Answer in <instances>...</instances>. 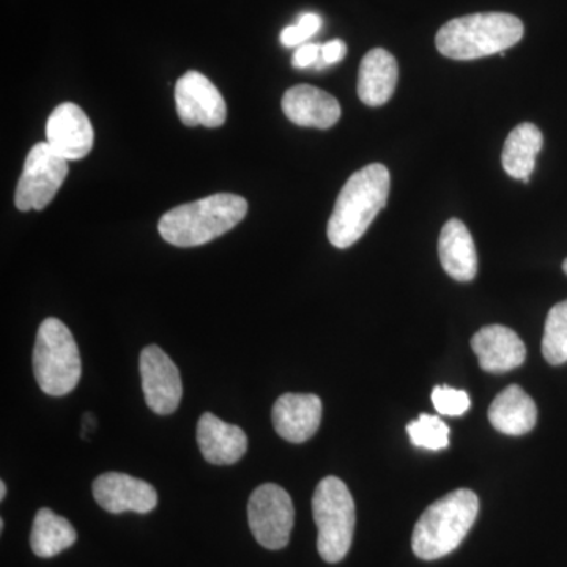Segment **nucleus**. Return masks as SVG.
<instances>
[{
    "mask_svg": "<svg viewBox=\"0 0 567 567\" xmlns=\"http://www.w3.org/2000/svg\"><path fill=\"white\" fill-rule=\"evenodd\" d=\"M320 52H322V44L316 43H305L301 47H298V50L295 51L292 65L295 69H311V66H317V63L320 61Z\"/></svg>",
    "mask_w": 567,
    "mask_h": 567,
    "instance_id": "a878e982",
    "label": "nucleus"
},
{
    "mask_svg": "<svg viewBox=\"0 0 567 567\" xmlns=\"http://www.w3.org/2000/svg\"><path fill=\"white\" fill-rule=\"evenodd\" d=\"M140 369L148 409L162 416L174 413L183 395L181 372L174 361L158 346H148L142 350Z\"/></svg>",
    "mask_w": 567,
    "mask_h": 567,
    "instance_id": "9d476101",
    "label": "nucleus"
},
{
    "mask_svg": "<svg viewBox=\"0 0 567 567\" xmlns=\"http://www.w3.org/2000/svg\"><path fill=\"white\" fill-rule=\"evenodd\" d=\"M282 111L290 122L306 128L328 130L341 118V104L315 85H293L282 96Z\"/></svg>",
    "mask_w": 567,
    "mask_h": 567,
    "instance_id": "2eb2a0df",
    "label": "nucleus"
},
{
    "mask_svg": "<svg viewBox=\"0 0 567 567\" xmlns=\"http://www.w3.org/2000/svg\"><path fill=\"white\" fill-rule=\"evenodd\" d=\"M317 525V550L327 563H339L352 547L354 522L353 496L339 477L320 481L312 496Z\"/></svg>",
    "mask_w": 567,
    "mask_h": 567,
    "instance_id": "423d86ee",
    "label": "nucleus"
},
{
    "mask_svg": "<svg viewBox=\"0 0 567 567\" xmlns=\"http://www.w3.org/2000/svg\"><path fill=\"white\" fill-rule=\"evenodd\" d=\"M33 372L40 390L55 398L70 394L80 383V349L62 320L50 317L40 324L33 349Z\"/></svg>",
    "mask_w": 567,
    "mask_h": 567,
    "instance_id": "39448f33",
    "label": "nucleus"
},
{
    "mask_svg": "<svg viewBox=\"0 0 567 567\" xmlns=\"http://www.w3.org/2000/svg\"><path fill=\"white\" fill-rule=\"evenodd\" d=\"M563 270H565V274L567 275V259L565 260V264H563Z\"/></svg>",
    "mask_w": 567,
    "mask_h": 567,
    "instance_id": "c756f323",
    "label": "nucleus"
},
{
    "mask_svg": "<svg viewBox=\"0 0 567 567\" xmlns=\"http://www.w3.org/2000/svg\"><path fill=\"white\" fill-rule=\"evenodd\" d=\"M524 22L509 13H475L442 25L435 37L436 50L453 61H475L502 54L524 37Z\"/></svg>",
    "mask_w": 567,
    "mask_h": 567,
    "instance_id": "7ed1b4c3",
    "label": "nucleus"
},
{
    "mask_svg": "<svg viewBox=\"0 0 567 567\" xmlns=\"http://www.w3.org/2000/svg\"><path fill=\"white\" fill-rule=\"evenodd\" d=\"M439 256L443 270L456 281L468 282L477 274L476 246L468 227L461 219H450L443 226L439 240Z\"/></svg>",
    "mask_w": 567,
    "mask_h": 567,
    "instance_id": "a211bd4d",
    "label": "nucleus"
},
{
    "mask_svg": "<svg viewBox=\"0 0 567 567\" xmlns=\"http://www.w3.org/2000/svg\"><path fill=\"white\" fill-rule=\"evenodd\" d=\"M7 496V486H6V483H0V499H3L6 498Z\"/></svg>",
    "mask_w": 567,
    "mask_h": 567,
    "instance_id": "c85d7f7f",
    "label": "nucleus"
},
{
    "mask_svg": "<svg viewBox=\"0 0 567 567\" xmlns=\"http://www.w3.org/2000/svg\"><path fill=\"white\" fill-rule=\"evenodd\" d=\"M93 498L111 514H122L126 511L148 514L158 505V492L152 484L115 472L104 473L93 481Z\"/></svg>",
    "mask_w": 567,
    "mask_h": 567,
    "instance_id": "9b49d317",
    "label": "nucleus"
},
{
    "mask_svg": "<svg viewBox=\"0 0 567 567\" xmlns=\"http://www.w3.org/2000/svg\"><path fill=\"white\" fill-rule=\"evenodd\" d=\"M544 137L533 123H520L509 133L503 147V169L509 177L529 182L536 166V156L543 148Z\"/></svg>",
    "mask_w": 567,
    "mask_h": 567,
    "instance_id": "aec40b11",
    "label": "nucleus"
},
{
    "mask_svg": "<svg viewBox=\"0 0 567 567\" xmlns=\"http://www.w3.org/2000/svg\"><path fill=\"white\" fill-rule=\"evenodd\" d=\"M248 203L237 194L221 193L183 204L164 213L158 230L167 244L193 248L210 244L244 221Z\"/></svg>",
    "mask_w": 567,
    "mask_h": 567,
    "instance_id": "f03ea898",
    "label": "nucleus"
},
{
    "mask_svg": "<svg viewBox=\"0 0 567 567\" xmlns=\"http://www.w3.org/2000/svg\"><path fill=\"white\" fill-rule=\"evenodd\" d=\"M480 499L475 492L458 488L432 503L413 529L412 547L417 558L432 561L453 554L475 525Z\"/></svg>",
    "mask_w": 567,
    "mask_h": 567,
    "instance_id": "20e7f679",
    "label": "nucleus"
},
{
    "mask_svg": "<svg viewBox=\"0 0 567 567\" xmlns=\"http://www.w3.org/2000/svg\"><path fill=\"white\" fill-rule=\"evenodd\" d=\"M472 349L483 371L503 374L527 360V347L516 331L503 324L481 328L472 339Z\"/></svg>",
    "mask_w": 567,
    "mask_h": 567,
    "instance_id": "4468645a",
    "label": "nucleus"
},
{
    "mask_svg": "<svg viewBox=\"0 0 567 567\" xmlns=\"http://www.w3.org/2000/svg\"><path fill=\"white\" fill-rule=\"evenodd\" d=\"M347 47L342 40H331L322 44V52H320V61L317 63L316 70L327 69V66L334 65L346 58Z\"/></svg>",
    "mask_w": 567,
    "mask_h": 567,
    "instance_id": "bb28decb",
    "label": "nucleus"
},
{
    "mask_svg": "<svg viewBox=\"0 0 567 567\" xmlns=\"http://www.w3.org/2000/svg\"><path fill=\"white\" fill-rule=\"evenodd\" d=\"M95 141L87 114L78 104L62 103L48 118L47 142L66 162H78L91 153Z\"/></svg>",
    "mask_w": 567,
    "mask_h": 567,
    "instance_id": "f8f14e48",
    "label": "nucleus"
},
{
    "mask_svg": "<svg viewBox=\"0 0 567 567\" xmlns=\"http://www.w3.org/2000/svg\"><path fill=\"white\" fill-rule=\"evenodd\" d=\"M322 28V18L317 13L301 14L297 24L289 25L281 32V43L287 48L301 47Z\"/></svg>",
    "mask_w": 567,
    "mask_h": 567,
    "instance_id": "393cba45",
    "label": "nucleus"
},
{
    "mask_svg": "<svg viewBox=\"0 0 567 567\" xmlns=\"http://www.w3.org/2000/svg\"><path fill=\"white\" fill-rule=\"evenodd\" d=\"M543 354L547 363H567V300L555 305L548 312L544 328Z\"/></svg>",
    "mask_w": 567,
    "mask_h": 567,
    "instance_id": "4be33fe9",
    "label": "nucleus"
},
{
    "mask_svg": "<svg viewBox=\"0 0 567 567\" xmlns=\"http://www.w3.org/2000/svg\"><path fill=\"white\" fill-rule=\"evenodd\" d=\"M76 529L66 520L48 507H41L33 520L31 533V547L33 554L40 558H52L76 543Z\"/></svg>",
    "mask_w": 567,
    "mask_h": 567,
    "instance_id": "412c9836",
    "label": "nucleus"
},
{
    "mask_svg": "<svg viewBox=\"0 0 567 567\" xmlns=\"http://www.w3.org/2000/svg\"><path fill=\"white\" fill-rule=\"evenodd\" d=\"M413 445L429 451L445 450L450 445V427L440 416L423 413L406 425Z\"/></svg>",
    "mask_w": 567,
    "mask_h": 567,
    "instance_id": "5701e85b",
    "label": "nucleus"
},
{
    "mask_svg": "<svg viewBox=\"0 0 567 567\" xmlns=\"http://www.w3.org/2000/svg\"><path fill=\"white\" fill-rule=\"evenodd\" d=\"M69 163L48 142L33 145L14 193L18 210H43L69 175Z\"/></svg>",
    "mask_w": 567,
    "mask_h": 567,
    "instance_id": "0eeeda50",
    "label": "nucleus"
},
{
    "mask_svg": "<svg viewBox=\"0 0 567 567\" xmlns=\"http://www.w3.org/2000/svg\"><path fill=\"white\" fill-rule=\"evenodd\" d=\"M248 520L257 543L270 550L289 544L295 522L290 495L276 484H262L252 492L248 503Z\"/></svg>",
    "mask_w": 567,
    "mask_h": 567,
    "instance_id": "6e6552de",
    "label": "nucleus"
},
{
    "mask_svg": "<svg viewBox=\"0 0 567 567\" xmlns=\"http://www.w3.org/2000/svg\"><path fill=\"white\" fill-rule=\"evenodd\" d=\"M96 425V420L93 417L92 413H85L84 420H82V436L87 434V431H93V427Z\"/></svg>",
    "mask_w": 567,
    "mask_h": 567,
    "instance_id": "cd10ccee",
    "label": "nucleus"
},
{
    "mask_svg": "<svg viewBox=\"0 0 567 567\" xmlns=\"http://www.w3.org/2000/svg\"><path fill=\"white\" fill-rule=\"evenodd\" d=\"M432 404H434L439 415L462 416L468 412L472 401H470V395L464 390L440 385L432 391Z\"/></svg>",
    "mask_w": 567,
    "mask_h": 567,
    "instance_id": "b1692460",
    "label": "nucleus"
},
{
    "mask_svg": "<svg viewBox=\"0 0 567 567\" xmlns=\"http://www.w3.org/2000/svg\"><path fill=\"white\" fill-rule=\"evenodd\" d=\"M488 420L502 434H528L537 423L535 401L520 386H507L492 402Z\"/></svg>",
    "mask_w": 567,
    "mask_h": 567,
    "instance_id": "6ab92c4d",
    "label": "nucleus"
},
{
    "mask_svg": "<svg viewBox=\"0 0 567 567\" xmlns=\"http://www.w3.org/2000/svg\"><path fill=\"white\" fill-rule=\"evenodd\" d=\"M390 185V171L383 164L372 163L354 173L339 193L328 221L330 244L339 249L357 244L385 208Z\"/></svg>",
    "mask_w": 567,
    "mask_h": 567,
    "instance_id": "f257e3e1",
    "label": "nucleus"
},
{
    "mask_svg": "<svg viewBox=\"0 0 567 567\" xmlns=\"http://www.w3.org/2000/svg\"><path fill=\"white\" fill-rule=\"evenodd\" d=\"M197 445L212 465H234L248 451V436L238 425L224 423L213 413H204L197 423Z\"/></svg>",
    "mask_w": 567,
    "mask_h": 567,
    "instance_id": "dca6fc26",
    "label": "nucleus"
},
{
    "mask_svg": "<svg viewBox=\"0 0 567 567\" xmlns=\"http://www.w3.org/2000/svg\"><path fill=\"white\" fill-rule=\"evenodd\" d=\"M175 106L186 126L219 128L227 117L221 92L199 71H188L175 84Z\"/></svg>",
    "mask_w": 567,
    "mask_h": 567,
    "instance_id": "1a4fd4ad",
    "label": "nucleus"
},
{
    "mask_svg": "<svg viewBox=\"0 0 567 567\" xmlns=\"http://www.w3.org/2000/svg\"><path fill=\"white\" fill-rule=\"evenodd\" d=\"M322 399L316 394H282L275 402L271 420L279 436L290 443H305L322 423Z\"/></svg>",
    "mask_w": 567,
    "mask_h": 567,
    "instance_id": "ddd939ff",
    "label": "nucleus"
},
{
    "mask_svg": "<svg viewBox=\"0 0 567 567\" xmlns=\"http://www.w3.org/2000/svg\"><path fill=\"white\" fill-rule=\"evenodd\" d=\"M398 80L399 69L394 55L382 48H375L361 61L358 96L368 106H382L394 95Z\"/></svg>",
    "mask_w": 567,
    "mask_h": 567,
    "instance_id": "f3484780",
    "label": "nucleus"
}]
</instances>
